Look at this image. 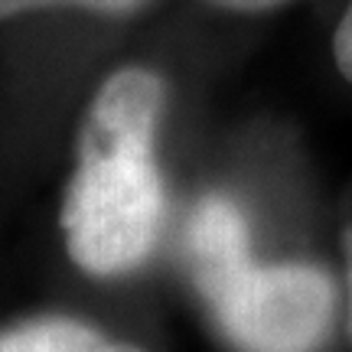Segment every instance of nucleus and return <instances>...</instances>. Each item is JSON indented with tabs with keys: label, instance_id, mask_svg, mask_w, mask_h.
Masks as SVG:
<instances>
[{
	"label": "nucleus",
	"instance_id": "nucleus-3",
	"mask_svg": "<svg viewBox=\"0 0 352 352\" xmlns=\"http://www.w3.org/2000/svg\"><path fill=\"white\" fill-rule=\"evenodd\" d=\"M0 352H140L72 316H33L0 329Z\"/></svg>",
	"mask_w": 352,
	"mask_h": 352
},
{
	"label": "nucleus",
	"instance_id": "nucleus-2",
	"mask_svg": "<svg viewBox=\"0 0 352 352\" xmlns=\"http://www.w3.org/2000/svg\"><path fill=\"white\" fill-rule=\"evenodd\" d=\"M186 258L219 327L241 352H316L336 314V287L300 261L258 264L241 209L206 196L186 226Z\"/></svg>",
	"mask_w": 352,
	"mask_h": 352
},
{
	"label": "nucleus",
	"instance_id": "nucleus-6",
	"mask_svg": "<svg viewBox=\"0 0 352 352\" xmlns=\"http://www.w3.org/2000/svg\"><path fill=\"white\" fill-rule=\"evenodd\" d=\"M222 10H235V13H261V10H274L287 0H209Z\"/></svg>",
	"mask_w": 352,
	"mask_h": 352
},
{
	"label": "nucleus",
	"instance_id": "nucleus-7",
	"mask_svg": "<svg viewBox=\"0 0 352 352\" xmlns=\"http://www.w3.org/2000/svg\"><path fill=\"white\" fill-rule=\"evenodd\" d=\"M349 333H352V261H349Z\"/></svg>",
	"mask_w": 352,
	"mask_h": 352
},
{
	"label": "nucleus",
	"instance_id": "nucleus-1",
	"mask_svg": "<svg viewBox=\"0 0 352 352\" xmlns=\"http://www.w3.org/2000/svg\"><path fill=\"white\" fill-rule=\"evenodd\" d=\"M164 108V78L144 65L111 72L88 104L63 199L65 248L85 274H127L160 239L164 179L153 151Z\"/></svg>",
	"mask_w": 352,
	"mask_h": 352
},
{
	"label": "nucleus",
	"instance_id": "nucleus-4",
	"mask_svg": "<svg viewBox=\"0 0 352 352\" xmlns=\"http://www.w3.org/2000/svg\"><path fill=\"white\" fill-rule=\"evenodd\" d=\"M147 3L151 0H0V20H13V16L36 13V10H56V7H78V10L124 16V13L144 10Z\"/></svg>",
	"mask_w": 352,
	"mask_h": 352
},
{
	"label": "nucleus",
	"instance_id": "nucleus-5",
	"mask_svg": "<svg viewBox=\"0 0 352 352\" xmlns=\"http://www.w3.org/2000/svg\"><path fill=\"white\" fill-rule=\"evenodd\" d=\"M333 59H336L342 76L352 82V0L342 13L340 26H336V36H333Z\"/></svg>",
	"mask_w": 352,
	"mask_h": 352
}]
</instances>
